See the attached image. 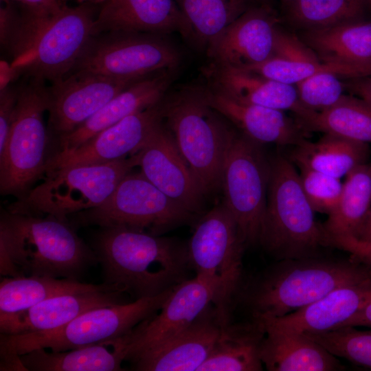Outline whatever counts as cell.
<instances>
[{
    "label": "cell",
    "instance_id": "cell-18",
    "mask_svg": "<svg viewBox=\"0 0 371 371\" xmlns=\"http://www.w3.org/2000/svg\"><path fill=\"white\" fill-rule=\"evenodd\" d=\"M141 172L155 186L191 213L204 195L164 122L138 152Z\"/></svg>",
    "mask_w": 371,
    "mask_h": 371
},
{
    "label": "cell",
    "instance_id": "cell-50",
    "mask_svg": "<svg viewBox=\"0 0 371 371\" xmlns=\"http://www.w3.org/2000/svg\"><path fill=\"white\" fill-rule=\"evenodd\" d=\"M260 3H271L273 0H257Z\"/></svg>",
    "mask_w": 371,
    "mask_h": 371
},
{
    "label": "cell",
    "instance_id": "cell-23",
    "mask_svg": "<svg viewBox=\"0 0 371 371\" xmlns=\"http://www.w3.org/2000/svg\"><path fill=\"white\" fill-rule=\"evenodd\" d=\"M122 292L112 286L103 290L68 293L47 299L19 312L0 314V331L4 335L48 332L98 307L125 303Z\"/></svg>",
    "mask_w": 371,
    "mask_h": 371
},
{
    "label": "cell",
    "instance_id": "cell-9",
    "mask_svg": "<svg viewBox=\"0 0 371 371\" xmlns=\"http://www.w3.org/2000/svg\"><path fill=\"white\" fill-rule=\"evenodd\" d=\"M174 288L156 296L91 309L54 330L1 334V357L19 356L38 348L65 351L122 337L156 313Z\"/></svg>",
    "mask_w": 371,
    "mask_h": 371
},
{
    "label": "cell",
    "instance_id": "cell-48",
    "mask_svg": "<svg viewBox=\"0 0 371 371\" xmlns=\"http://www.w3.org/2000/svg\"><path fill=\"white\" fill-rule=\"evenodd\" d=\"M368 10L371 11V0H364Z\"/></svg>",
    "mask_w": 371,
    "mask_h": 371
},
{
    "label": "cell",
    "instance_id": "cell-16",
    "mask_svg": "<svg viewBox=\"0 0 371 371\" xmlns=\"http://www.w3.org/2000/svg\"><path fill=\"white\" fill-rule=\"evenodd\" d=\"M280 20L272 3L252 6L210 42L205 51L210 63L245 69L267 60Z\"/></svg>",
    "mask_w": 371,
    "mask_h": 371
},
{
    "label": "cell",
    "instance_id": "cell-39",
    "mask_svg": "<svg viewBox=\"0 0 371 371\" xmlns=\"http://www.w3.org/2000/svg\"><path fill=\"white\" fill-rule=\"evenodd\" d=\"M299 169L302 187L313 209L329 215L339 202L343 183L338 178L313 170Z\"/></svg>",
    "mask_w": 371,
    "mask_h": 371
},
{
    "label": "cell",
    "instance_id": "cell-22",
    "mask_svg": "<svg viewBox=\"0 0 371 371\" xmlns=\"http://www.w3.org/2000/svg\"><path fill=\"white\" fill-rule=\"evenodd\" d=\"M207 85L238 101L279 111H290L295 118H306L315 111L300 102L293 85L272 80L244 69L210 63L202 69Z\"/></svg>",
    "mask_w": 371,
    "mask_h": 371
},
{
    "label": "cell",
    "instance_id": "cell-44",
    "mask_svg": "<svg viewBox=\"0 0 371 371\" xmlns=\"http://www.w3.org/2000/svg\"><path fill=\"white\" fill-rule=\"evenodd\" d=\"M344 326H366L371 328V301L339 328Z\"/></svg>",
    "mask_w": 371,
    "mask_h": 371
},
{
    "label": "cell",
    "instance_id": "cell-15",
    "mask_svg": "<svg viewBox=\"0 0 371 371\" xmlns=\"http://www.w3.org/2000/svg\"><path fill=\"white\" fill-rule=\"evenodd\" d=\"M163 99L102 131L74 150L56 153L45 174L76 166L104 164L138 153L163 123Z\"/></svg>",
    "mask_w": 371,
    "mask_h": 371
},
{
    "label": "cell",
    "instance_id": "cell-14",
    "mask_svg": "<svg viewBox=\"0 0 371 371\" xmlns=\"http://www.w3.org/2000/svg\"><path fill=\"white\" fill-rule=\"evenodd\" d=\"M146 77L71 73L52 82L47 87L49 130L58 137L71 132L118 93Z\"/></svg>",
    "mask_w": 371,
    "mask_h": 371
},
{
    "label": "cell",
    "instance_id": "cell-41",
    "mask_svg": "<svg viewBox=\"0 0 371 371\" xmlns=\"http://www.w3.org/2000/svg\"><path fill=\"white\" fill-rule=\"evenodd\" d=\"M329 245L351 254L366 264H371V243L352 236H343L330 238Z\"/></svg>",
    "mask_w": 371,
    "mask_h": 371
},
{
    "label": "cell",
    "instance_id": "cell-17",
    "mask_svg": "<svg viewBox=\"0 0 371 371\" xmlns=\"http://www.w3.org/2000/svg\"><path fill=\"white\" fill-rule=\"evenodd\" d=\"M222 323L210 304L190 324L130 361L139 371H198L220 334Z\"/></svg>",
    "mask_w": 371,
    "mask_h": 371
},
{
    "label": "cell",
    "instance_id": "cell-20",
    "mask_svg": "<svg viewBox=\"0 0 371 371\" xmlns=\"http://www.w3.org/2000/svg\"><path fill=\"white\" fill-rule=\"evenodd\" d=\"M205 91L209 104L256 143L294 147L310 135L295 118L282 111L238 101L207 84Z\"/></svg>",
    "mask_w": 371,
    "mask_h": 371
},
{
    "label": "cell",
    "instance_id": "cell-47",
    "mask_svg": "<svg viewBox=\"0 0 371 371\" xmlns=\"http://www.w3.org/2000/svg\"><path fill=\"white\" fill-rule=\"evenodd\" d=\"M64 1H74L78 4H91L95 5H100L106 0H63Z\"/></svg>",
    "mask_w": 371,
    "mask_h": 371
},
{
    "label": "cell",
    "instance_id": "cell-38",
    "mask_svg": "<svg viewBox=\"0 0 371 371\" xmlns=\"http://www.w3.org/2000/svg\"><path fill=\"white\" fill-rule=\"evenodd\" d=\"M332 72L315 74L295 85L302 104L315 111H323L335 103L344 95V80Z\"/></svg>",
    "mask_w": 371,
    "mask_h": 371
},
{
    "label": "cell",
    "instance_id": "cell-46",
    "mask_svg": "<svg viewBox=\"0 0 371 371\" xmlns=\"http://www.w3.org/2000/svg\"><path fill=\"white\" fill-rule=\"evenodd\" d=\"M354 237L371 243V207L357 235Z\"/></svg>",
    "mask_w": 371,
    "mask_h": 371
},
{
    "label": "cell",
    "instance_id": "cell-43",
    "mask_svg": "<svg viewBox=\"0 0 371 371\" xmlns=\"http://www.w3.org/2000/svg\"><path fill=\"white\" fill-rule=\"evenodd\" d=\"M346 80H344L346 90L371 105V76Z\"/></svg>",
    "mask_w": 371,
    "mask_h": 371
},
{
    "label": "cell",
    "instance_id": "cell-31",
    "mask_svg": "<svg viewBox=\"0 0 371 371\" xmlns=\"http://www.w3.org/2000/svg\"><path fill=\"white\" fill-rule=\"evenodd\" d=\"M112 286L42 276L5 277L0 283V314L26 310L56 295L103 290Z\"/></svg>",
    "mask_w": 371,
    "mask_h": 371
},
{
    "label": "cell",
    "instance_id": "cell-19",
    "mask_svg": "<svg viewBox=\"0 0 371 371\" xmlns=\"http://www.w3.org/2000/svg\"><path fill=\"white\" fill-rule=\"evenodd\" d=\"M212 302L210 287L196 276L177 285L161 308L133 329L126 361L187 327Z\"/></svg>",
    "mask_w": 371,
    "mask_h": 371
},
{
    "label": "cell",
    "instance_id": "cell-34",
    "mask_svg": "<svg viewBox=\"0 0 371 371\" xmlns=\"http://www.w3.org/2000/svg\"><path fill=\"white\" fill-rule=\"evenodd\" d=\"M335 209L322 225L331 237L355 236L371 207V163H365L346 176Z\"/></svg>",
    "mask_w": 371,
    "mask_h": 371
},
{
    "label": "cell",
    "instance_id": "cell-27",
    "mask_svg": "<svg viewBox=\"0 0 371 371\" xmlns=\"http://www.w3.org/2000/svg\"><path fill=\"white\" fill-rule=\"evenodd\" d=\"M299 37L324 63L371 71V20L363 17L303 30Z\"/></svg>",
    "mask_w": 371,
    "mask_h": 371
},
{
    "label": "cell",
    "instance_id": "cell-45",
    "mask_svg": "<svg viewBox=\"0 0 371 371\" xmlns=\"http://www.w3.org/2000/svg\"><path fill=\"white\" fill-rule=\"evenodd\" d=\"M0 89L6 87L20 77L19 72L11 65V63L3 59L0 61Z\"/></svg>",
    "mask_w": 371,
    "mask_h": 371
},
{
    "label": "cell",
    "instance_id": "cell-5",
    "mask_svg": "<svg viewBox=\"0 0 371 371\" xmlns=\"http://www.w3.org/2000/svg\"><path fill=\"white\" fill-rule=\"evenodd\" d=\"M164 122L204 195L221 186L234 131L208 103L205 85H184L163 98Z\"/></svg>",
    "mask_w": 371,
    "mask_h": 371
},
{
    "label": "cell",
    "instance_id": "cell-3",
    "mask_svg": "<svg viewBox=\"0 0 371 371\" xmlns=\"http://www.w3.org/2000/svg\"><path fill=\"white\" fill-rule=\"evenodd\" d=\"M96 6L65 5L50 14L22 8L18 24L1 52L25 78L50 83L62 79L73 70L93 36Z\"/></svg>",
    "mask_w": 371,
    "mask_h": 371
},
{
    "label": "cell",
    "instance_id": "cell-13",
    "mask_svg": "<svg viewBox=\"0 0 371 371\" xmlns=\"http://www.w3.org/2000/svg\"><path fill=\"white\" fill-rule=\"evenodd\" d=\"M194 214L171 199L139 172L126 175L101 205L78 213L83 225L124 227L159 235Z\"/></svg>",
    "mask_w": 371,
    "mask_h": 371
},
{
    "label": "cell",
    "instance_id": "cell-37",
    "mask_svg": "<svg viewBox=\"0 0 371 371\" xmlns=\"http://www.w3.org/2000/svg\"><path fill=\"white\" fill-rule=\"evenodd\" d=\"M335 357L371 370V330L344 326L326 332L304 333Z\"/></svg>",
    "mask_w": 371,
    "mask_h": 371
},
{
    "label": "cell",
    "instance_id": "cell-2",
    "mask_svg": "<svg viewBox=\"0 0 371 371\" xmlns=\"http://www.w3.org/2000/svg\"><path fill=\"white\" fill-rule=\"evenodd\" d=\"M98 260L67 221L6 212L0 220V273L77 280Z\"/></svg>",
    "mask_w": 371,
    "mask_h": 371
},
{
    "label": "cell",
    "instance_id": "cell-4",
    "mask_svg": "<svg viewBox=\"0 0 371 371\" xmlns=\"http://www.w3.org/2000/svg\"><path fill=\"white\" fill-rule=\"evenodd\" d=\"M371 280V269L353 262L309 257L280 260L248 284L236 300L251 317H279L299 310L339 287Z\"/></svg>",
    "mask_w": 371,
    "mask_h": 371
},
{
    "label": "cell",
    "instance_id": "cell-40",
    "mask_svg": "<svg viewBox=\"0 0 371 371\" xmlns=\"http://www.w3.org/2000/svg\"><path fill=\"white\" fill-rule=\"evenodd\" d=\"M20 90V82L0 89V153L4 149L13 123Z\"/></svg>",
    "mask_w": 371,
    "mask_h": 371
},
{
    "label": "cell",
    "instance_id": "cell-7",
    "mask_svg": "<svg viewBox=\"0 0 371 371\" xmlns=\"http://www.w3.org/2000/svg\"><path fill=\"white\" fill-rule=\"evenodd\" d=\"M245 247L235 220L223 203L199 219L187 243L191 269L210 287L212 304L223 326L232 320L244 284L242 260Z\"/></svg>",
    "mask_w": 371,
    "mask_h": 371
},
{
    "label": "cell",
    "instance_id": "cell-24",
    "mask_svg": "<svg viewBox=\"0 0 371 371\" xmlns=\"http://www.w3.org/2000/svg\"><path fill=\"white\" fill-rule=\"evenodd\" d=\"M93 34L111 31L169 35L188 41V23L175 0H106L98 6Z\"/></svg>",
    "mask_w": 371,
    "mask_h": 371
},
{
    "label": "cell",
    "instance_id": "cell-8",
    "mask_svg": "<svg viewBox=\"0 0 371 371\" xmlns=\"http://www.w3.org/2000/svg\"><path fill=\"white\" fill-rule=\"evenodd\" d=\"M136 154L113 161L58 169L46 174L38 186L22 199L12 204L9 211L67 221L69 214L79 213L103 203L121 180L139 166Z\"/></svg>",
    "mask_w": 371,
    "mask_h": 371
},
{
    "label": "cell",
    "instance_id": "cell-42",
    "mask_svg": "<svg viewBox=\"0 0 371 371\" xmlns=\"http://www.w3.org/2000/svg\"><path fill=\"white\" fill-rule=\"evenodd\" d=\"M23 9L37 14H50L60 11L65 5L63 0H11Z\"/></svg>",
    "mask_w": 371,
    "mask_h": 371
},
{
    "label": "cell",
    "instance_id": "cell-49",
    "mask_svg": "<svg viewBox=\"0 0 371 371\" xmlns=\"http://www.w3.org/2000/svg\"><path fill=\"white\" fill-rule=\"evenodd\" d=\"M293 0H281V3L282 5V7L285 6L286 5L289 4L290 2H291Z\"/></svg>",
    "mask_w": 371,
    "mask_h": 371
},
{
    "label": "cell",
    "instance_id": "cell-28",
    "mask_svg": "<svg viewBox=\"0 0 371 371\" xmlns=\"http://www.w3.org/2000/svg\"><path fill=\"white\" fill-rule=\"evenodd\" d=\"M260 346L263 366L269 371L341 370L337 357L304 333L264 328Z\"/></svg>",
    "mask_w": 371,
    "mask_h": 371
},
{
    "label": "cell",
    "instance_id": "cell-11",
    "mask_svg": "<svg viewBox=\"0 0 371 371\" xmlns=\"http://www.w3.org/2000/svg\"><path fill=\"white\" fill-rule=\"evenodd\" d=\"M183 58L179 47L168 35L111 31L92 36L70 74L142 78L179 69Z\"/></svg>",
    "mask_w": 371,
    "mask_h": 371
},
{
    "label": "cell",
    "instance_id": "cell-30",
    "mask_svg": "<svg viewBox=\"0 0 371 371\" xmlns=\"http://www.w3.org/2000/svg\"><path fill=\"white\" fill-rule=\"evenodd\" d=\"M369 144L324 134L316 142L306 140L287 155L299 168L313 170L338 179L367 163Z\"/></svg>",
    "mask_w": 371,
    "mask_h": 371
},
{
    "label": "cell",
    "instance_id": "cell-26",
    "mask_svg": "<svg viewBox=\"0 0 371 371\" xmlns=\"http://www.w3.org/2000/svg\"><path fill=\"white\" fill-rule=\"evenodd\" d=\"M133 329L117 338L68 350H32L19 359L29 371L123 370L122 363L128 357Z\"/></svg>",
    "mask_w": 371,
    "mask_h": 371
},
{
    "label": "cell",
    "instance_id": "cell-29",
    "mask_svg": "<svg viewBox=\"0 0 371 371\" xmlns=\"http://www.w3.org/2000/svg\"><path fill=\"white\" fill-rule=\"evenodd\" d=\"M262 323L249 321L222 326L212 351L198 371H260V346L265 336Z\"/></svg>",
    "mask_w": 371,
    "mask_h": 371
},
{
    "label": "cell",
    "instance_id": "cell-21",
    "mask_svg": "<svg viewBox=\"0 0 371 371\" xmlns=\"http://www.w3.org/2000/svg\"><path fill=\"white\" fill-rule=\"evenodd\" d=\"M179 69L163 70L135 82L109 100L71 132L58 137L59 150L76 149L124 118L160 102L179 75Z\"/></svg>",
    "mask_w": 371,
    "mask_h": 371
},
{
    "label": "cell",
    "instance_id": "cell-32",
    "mask_svg": "<svg viewBox=\"0 0 371 371\" xmlns=\"http://www.w3.org/2000/svg\"><path fill=\"white\" fill-rule=\"evenodd\" d=\"M308 132H321L371 144V105L353 95H344L333 106L297 120Z\"/></svg>",
    "mask_w": 371,
    "mask_h": 371
},
{
    "label": "cell",
    "instance_id": "cell-10",
    "mask_svg": "<svg viewBox=\"0 0 371 371\" xmlns=\"http://www.w3.org/2000/svg\"><path fill=\"white\" fill-rule=\"evenodd\" d=\"M48 109L45 82L25 78L20 90L13 123L0 153V191L23 199L45 174L47 130L43 115Z\"/></svg>",
    "mask_w": 371,
    "mask_h": 371
},
{
    "label": "cell",
    "instance_id": "cell-1",
    "mask_svg": "<svg viewBox=\"0 0 371 371\" xmlns=\"http://www.w3.org/2000/svg\"><path fill=\"white\" fill-rule=\"evenodd\" d=\"M105 283L135 300L156 296L188 278L187 244L124 227H102L95 242Z\"/></svg>",
    "mask_w": 371,
    "mask_h": 371
},
{
    "label": "cell",
    "instance_id": "cell-12",
    "mask_svg": "<svg viewBox=\"0 0 371 371\" xmlns=\"http://www.w3.org/2000/svg\"><path fill=\"white\" fill-rule=\"evenodd\" d=\"M262 144L234 129L221 177L223 204L246 245L259 243L270 175V158Z\"/></svg>",
    "mask_w": 371,
    "mask_h": 371
},
{
    "label": "cell",
    "instance_id": "cell-36",
    "mask_svg": "<svg viewBox=\"0 0 371 371\" xmlns=\"http://www.w3.org/2000/svg\"><path fill=\"white\" fill-rule=\"evenodd\" d=\"M245 69L272 80L293 85L319 72H332L343 78L371 76L370 71L359 67L330 64L321 60L287 61L272 56L262 63L248 67Z\"/></svg>",
    "mask_w": 371,
    "mask_h": 371
},
{
    "label": "cell",
    "instance_id": "cell-6",
    "mask_svg": "<svg viewBox=\"0 0 371 371\" xmlns=\"http://www.w3.org/2000/svg\"><path fill=\"white\" fill-rule=\"evenodd\" d=\"M301 185L299 173L281 152L270 157L267 204L259 243L279 260L314 257L329 245L323 225Z\"/></svg>",
    "mask_w": 371,
    "mask_h": 371
},
{
    "label": "cell",
    "instance_id": "cell-33",
    "mask_svg": "<svg viewBox=\"0 0 371 371\" xmlns=\"http://www.w3.org/2000/svg\"><path fill=\"white\" fill-rule=\"evenodd\" d=\"M190 28L188 41L206 51L210 42L257 0H175Z\"/></svg>",
    "mask_w": 371,
    "mask_h": 371
},
{
    "label": "cell",
    "instance_id": "cell-35",
    "mask_svg": "<svg viewBox=\"0 0 371 371\" xmlns=\"http://www.w3.org/2000/svg\"><path fill=\"white\" fill-rule=\"evenodd\" d=\"M367 10L364 0H293L281 19L303 31L363 18Z\"/></svg>",
    "mask_w": 371,
    "mask_h": 371
},
{
    "label": "cell",
    "instance_id": "cell-25",
    "mask_svg": "<svg viewBox=\"0 0 371 371\" xmlns=\"http://www.w3.org/2000/svg\"><path fill=\"white\" fill-rule=\"evenodd\" d=\"M371 301V280L344 286L279 317L258 319L264 328L298 333L336 329Z\"/></svg>",
    "mask_w": 371,
    "mask_h": 371
}]
</instances>
